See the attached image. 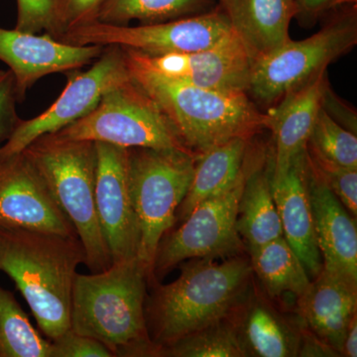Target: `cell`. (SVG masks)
I'll return each instance as SVG.
<instances>
[{
    "label": "cell",
    "instance_id": "obj_23",
    "mask_svg": "<svg viewBox=\"0 0 357 357\" xmlns=\"http://www.w3.org/2000/svg\"><path fill=\"white\" fill-rule=\"evenodd\" d=\"M239 340L248 356H298L299 337L286 321L259 301L249 304L241 321H234Z\"/></svg>",
    "mask_w": 357,
    "mask_h": 357
},
{
    "label": "cell",
    "instance_id": "obj_32",
    "mask_svg": "<svg viewBox=\"0 0 357 357\" xmlns=\"http://www.w3.org/2000/svg\"><path fill=\"white\" fill-rule=\"evenodd\" d=\"M103 0H57V39L66 32L93 22Z\"/></svg>",
    "mask_w": 357,
    "mask_h": 357
},
{
    "label": "cell",
    "instance_id": "obj_21",
    "mask_svg": "<svg viewBox=\"0 0 357 357\" xmlns=\"http://www.w3.org/2000/svg\"><path fill=\"white\" fill-rule=\"evenodd\" d=\"M249 141V138H234L197 157L191 185L178 206L177 220L183 222L195 206L232 185L243 170Z\"/></svg>",
    "mask_w": 357,
    "mask_h": 357
},
{
    "label": "cell",
    "instance_id": "obj_35",
    "mask_svg": "<svg viewBox=\"0 0 357 357\" xmlns=\"http://www.w3.org/2000/svg\"><path fill=\"white\" fill-rule=\"evenodd\" d=\"M297 15L305 22H314L321 14L340 3V0H295Z\"/></svg>",
    "mask_w": 357,
    "mask_h": 357
},
{
    "label": "cell",
    "instance_id": "obj_14",
    "mask_svg": "<svg viewBox=\"0 0 357 357\" xmlns=\"http://www.w3.org/2000/svg\"><path fill=\"white\" fill-rule=\"evenodd\" d=\"M126 50L150 69L183 83L225 93L248 91L253 60L234 29L204 50L160 56Z\"/></svg>",
    "mask_w": 357,
    "mask_h": 357
},
{
    "label": "cell",
    "instance_id": "obj_15",
    "mask_svg": "<svg viewBox=\"0 0 357 357\" xmlns=\"http://www.w3.org/2000/svg\"><path fill=\"white\" fill-rule=\"evenodd\" d=\"M103 50L105 46L100 45L77 46L46 33L33 34L0 26V61L13 74L18 102L42 77L91 64Z\"/></svg>",
    "mask_w": 357,
    "mask_h": 357
},
{
    "label": "cell",
    "instance_id": "obj_5",
    "mask_svg": "<svg viewBox=\"0 0 357 357\" xmlns=\"http://www.w3.org/2000/svg\"><path fill=\"white\" fill-rule=\"evenodd\" d=\"M22 153L43 178L52 196L76 229L91 273L112 266L109 248L96 215V143L46 134Z\"/></svg>",
    "mask_w": 357,
    "mask_h": 357
},
{
    "label": "cell",
    "instance_id": "obj_37",
    "mask_svg": "<svg viewBox=\"0 0 357 357\" xmlns=\"http://www.w3.org/2000/svg\"><path fill=\"white\" fill-rule=\"evenodd\" d=\"M340 2H351V3H354V2H356V0H340Z\"/></svg>",
    "mask_w": 357,
    "mask_h": 357
},
{
    "label": "cell",
    "instance_id": "obj_22",
    "mask_svg": "<svg viewBox=\"0 0 357 357\" xmlns=\"http://www.w3.org/2000/svg\"><path fill=\"white\" fill-rule=\"evenodd\" d=\"M236 229L245 239L249 249L259 248L283 236L270 185V170L262 168L260 160L244 185L239 201Z\"/></svg>",
    "mask_w": 357,
    "mask_h": 357
},
{
    "label": "cell",
    "instance_id": "obj_9",
    "mask_svg": "<svg viewBox=\"0 0 357 357\" xmlns=\"http://www.w3.org/2000/svg\"><path fill=\"white\" fill-rule=\"evenodd\" d=\"M258 160L249 152L243 170L225 191L202 202L183 220V225L160 243L153 277L164 276L190 258L231 255L241 248L236 229L239 201L244 185Z\"/></svg>",
    "mask_w": 357,
    "mask_h": 357
},
{
    "label": "cell",
    "instance_id": "obj_8",
    "mask_svg": "<svg viewBox=\"0 0 357 357\" xmlns=\"http://www.w3.org/2000/svg\"><path fill=\"white\" fill-rule=\"evenodd\" d=\"M357 42L356 11L338 16L318 33L301 41L289 40L258 59L251 70L249 93L273 102L304 86L351 51Z\"/></svg>",
    "mask_w": 357,
    "mask_h": 357
},
{
    "label": "cell",
    "instance_id": "obj_36",
    "mask_svg": "<svg viewBox=\"0 0 357 357\" xmlns=\"http://www.w3.org/2000/svg\"><path fill=\"white\" fill-rule=\"evenodd\" d=\"M340 354L347 357L357 356V314L351 319L347 328Z\"/></svg>",
    "mask_w": 357,
    "mask_h": 357
},
{
    "label": "cell",
    "instance_id": "obj_27",
    "mask_svg": "<svg viewBox=\"0 0 357 357\" xmlns=\"http://www.w3.org/2000/svg\"><path fill=\"white\" fill-rule=\"evenodd\" d=\"M227 318L162 347L159 356H248L239 340L236 324L229 319L227 321Z\"/></svg>",
    "mask_w": 357,
    "mask_h": 357
},
{
    "label": "cell",
    "instance_id": "obj_4",
    "mask_svg": "<svg viewBox=\"0 0 357 357\" xmlns=\"http://www.w3.org/2000/svg\"><path fill=\"white\" fill-rule=\"evenodd\" d=\"M251 273L250 262L243 258L222 263L199 258L184 265L172 283L155 289L145 314L150 337L159 351L227 318L243 297Z\"/></svg>",
    "mask_w": 357,
    "mask_h": 357
},
{
    "label": "cell",
    "instance_id": "obj_29",
    "mask_svg": "<svg viewBox=\"0 0 357 357\" xmlns=\"http://www.w3.org/2000/svg\"><path fill=\"white\" fill-rule=\"evenodd\" d=\"M307 153L312 168L325 181L352 217L356 218L357 169L338 165L330 160L310 153L307 150Z\"/></svg>",
    "mask_w": 357,
    "mask_h": 357
},
{
    "label": "cell",
    "instance_id": "obj_28",
    "mask_svg": "<svg viewBox=\"0 0 357 357\" xmlns=\"http://www.w3.org/2000/svg\"><path fill=\"white\" fill-rule=\"evenodd\" d=\"M307 150L338 165L357 169L356 134L342 128L321 107L307 140Z\"/></svg>",
    "mask_w": 357,
    "mask_h": 357
},
{
    "label": "cell",
    "instance_id": "obj_18",
    "mask_svg": "<svg viewBox=\"0 0 357 357\" xmlns=\"http://www.w3.org/2000/svg\"><path fill=\"white\" fill-rule=\"evenodd\" d=\"M326 81V70L284 96L280 105L268 112V129L273 132L275 139L274 161L270 168V178L273 180L283 177L293 159L306 149L321 109Z\"/></svg>",
    "mask_w": 357,
    "mask_h": 357
},
{
    "label": "cell",
    "instance_id": "obj_31",
    "mask_svg": "<svg viewBox=\"0 0 357 357\" xmlns=\"http://www.w3.org/2000/svg\"><path fill=\"white\" fill-rule=\"evenodd\" d=\"M51 357H112V354L98 340L69 330L51 340Z\"/></svg>",
    "mask_w": 357,
    "mask_h": 357
},
{
    "label": "cell",
    "instance_id": "obj_25",
    "mask_svg": "<svg viewBox=\"0 0 357 357\" xmlns=\"http://www.w3.org/2000/svg\"><path fill=\"white\" fill-rule=\"evenodd\" d=\"M215 0H103L95 21L112 25L166 22L211 11Z\"/></svg>",
    "mask_w": 357,
    "mask_h": 357
},
{
    "label": "cell",
    "instance_id": "obj_24",
    "mask_svg": "<svg viewBox=\"0 0 357 357\" xmlns=\"http://www.w3.org/2000/svg\"><path fill=\"white\" fill-rule=\"evenodd\" d=\"M249 251L252 272L271 297L291 294L299 298L309 288L310 275L285 237Z\"/></svg>",
    "mask_w": 357,
    "mask_h": 357
},
{
    "label": "cell",
    "instance_id": "obj_12",
    "mask_svg": "<svg viewBox=\"0 0 357 357\" xmlns=\"http://www.w3.org/2000/svg\"><path fill=\"white\" fill-rule=\"evenodd\" d=\"M95 143L96 215L112 261L137 258L139 229L129 187L128 149Z\"/></svg>",
    "mask_w": 357,
    "mask_h": 357
},
{
    "label": "cell",
    "instance_id": "obj_34",
    "mask_svg": "<svg viewBox=\"0 0 357 357\" xmlns=\"http://www.w3.org/2000/svg\"><path fill=\"white\" fill-rule=\"evenodd\" d=\"M321 107L342 128L356 134V112L338 98L331 89L328 81L324 86Z\"/></svg>",
    "mask_w": 357,
    "mask_h": 357
},
{
    "label": "cell",
    "instance_id": "obj_3",
    "mask_svg": "<svg viewBox=\"0 0 357 357\" xmlns=\"http://www.w3.org/2000/svg\"><path fill=\"white\" fill-rule=\"evenodd\" d=\"M131 77L172 124L178 138L197 157L234 138L250 139L268 128L246 93H225L183 83L150 69L126 49Z\"/></svg>",
    "mask_w": 357,
    "mask_h": 357
},
{
    "label": "cell",
    "instance_id": "obj_33",
    "mask_svg": "<svg viewBox=\"0 0 357 357\" xmlns=\"http://www.w3.org/2000/svg\"><path fill=\"white\" fill-rule=\"evenodd\" d=\"M15 84L10 70L0 77V148L6 142L20 119L16 112Z\"/></svg>",
    "mask_w": 357,
    "mask_h": 357
},
{
    "label": "cell",
    "instance_id": "obj_30",
    "mask_svg": "<svg viewBox=\"0 0 357 357\" xmlns=\"http://www.w3.org/2000/svg\"><path fill=\"white\" fill-rule=\"evenodd\" d=\"M15 29L57 39V0H17Z\"/></svg>",
    "mask_w": 357,
    "mask_h": 357
},
{
    "label": "cell",
    "instance_id": "obj_11",
    "mask_svg": "<svg viewBox=\"0 0 357 357\" xmlns=\"http://www.w3.org/2000/svg\"><path fill=\"white\" fill-rule=\"evenodd\" d=\"M131 79L126 51L119 46H105L93 67L70 75L67 86L53 105L38 116L20 121L0 148V159L20 154L33 141L56 133L89 114L105 93Z\"/></svg>",
    "mask_w": 357,
    "mask_h": 357
},
{
    "label": "cell",
    "instance_id": "obj_17",
    "mask_svg": "<svg viewBox=\"0 0 357 357\" xmlns=\"http://www.w3.org/2000/svg\"><path fill=\"white\" fill-rule=\"evenodd\" d=\"M307 178L323 269L357 283L356 218L354 220L310 161Z\"/></svg>",
    "mask_w": 357,
    "mask_h": 357
},
{
    "label": "cell",
    "instance_id": "obj_7",
    "mask_svg": "<svg viewBox=\"0 0 357 357\" xmlns=\"http://www.w3.org/2000/svg\"><path fill=\"white\" fill-rule=\"evenodd\" d=\"M52 134L63 139L105 142L128 149L189 150L132 77L110 89L86 116Z\"/></svg>",
    "mask_w": 357,
    "mask_h": 357
},
{
    "label": "cell",
    "instance_id": "obj_10",
    "mask_svg": "<svg viewBox=\"0 0 357 357\" xmlns=\"http://www.w3.org/2000/svg\"><path fill=\"white\" fill-rule=\"evenodd\" d=\"M232 31L234 27L222 8L139 26L112 25L93 21L69 30L59 40L77 46L115 45L146 55L160 56L210 48Z\"/></svg>",
    "mask_w": 357,
    "mask_h": 357
},
{
    "label": "cell",
    "instance_id": "obj_6",
    "mask_svg": "<svg viewBox=\"0 0 357 357\" xmlns=\"http://www.w3.org/2000/svg\"><path fill=\"white\" fill-rule=\"evenodd\" d=\"M196 160L189 150L128 149L129 187L139 229L137 258L150 280L159 244L177 222L189 191Z\"/></svg>",
    "mask_w": 357,
    "mask_h": 357
},
{
    "label": "cell",
    "instance_id": "obj_2",
    "mask_svg": "<svg viewBox=\"0 0 357 357\" xmlns=\"http://www.w3.org/2000/svg\"><path fill=\"white\" fill-rule=\"evenodd\" d=\"M84 261L79 237L0 229V271L13 279L49 340L70 330L73 286Z\"/></svg>",
    "mask_w": 357,
    "mask_h": 357
},
{
    "label": "cell",
    "instance_id": "obj_38",
    "mask_svg": "<svg viewBox=\"0 0 357 357\" xmlns=\"http://www.w3.org/2000/svg\"><path fill=\"white\" fill-rule=\"evenodd\" d=\"M4 73H6V70H0V77H1L2 76H3Z\"/></svg>",
    "mask_w": 357,
    "mask_h": 357
},
{
    "label": "cell",
    "instance_id": "obj_13",
    "mask_svg": "<svg viewBox=\"0 0 357 357\" xmlns=\"http://www.w3.org/2000/svg\"><path fill=\"white\" fill-rule=\"evenodd\" d=\"M0 229L77 237L43 178L22 152L0 159Z\"/></svg>",
    "mask_w": 357,
    "mask_h": 357
},
{
    "label": "cell",
    "instance_id": "obj_20",
    "mask_svg": "<svg viewBox=\"0 0 357 357\" xmlns=\"http://www.w3.org/2000/svg\"><path fill=\"white\" fill-rule=\"evenodd\" d=\"M253 63L287 43L295 0H220Z\"/></svg>",
    "mask_w": 357,
    "mask_h": 357
},
{
    "label": "cell",
    "instance_id": "obj_19",
    "mask_svg": "<svg viewBox=\"0 0 357 357\" xmlns=\"http://www.w3.org/2000/svg\"><path fill=\"white\" fill-rule=\"evenodd\" d=\"M298 309L312 332L337 354L356 314L357 283L321 270L298 298Z\"/></svg>",
    "mask_w": 357,
    "mask_h": 357
},
{
    "label": "cell",
    "instance_id": "obj_26",
    "mask_svg": "<svg viewBox=\"0 0 357 357\" xmlns=\"http://www.w3.org/2000/svg\"><path fill=\"white\" fill-rule=\"evenodd\" d=\"M0 357H51V340L30 323L13 293L0 287Z\"/></svg>",
    "mask_w": 357,
    "mask_h": 357
},
{
    "label": "cell",
    "instance_id": "obj_16",
    "mask_svg": "<svg viewBox=\"0 0 357 357\" xmlns=\"http://www.w3.org/2000/svg\"><path fill=\"white\" fill-rule=\"evenodd\" d=\"M307 167L306 148L293 159L283 177L276 180L270 178V185L283 236L304 264L307 274L314 278L321 273L324 264L307 189Z\"/></svg>",
    "mask_w": 357,
    "mask_h": 357
},
{
    "label": "cell",
    "instance_id": "obj_1",
    "mask_svg": "<svg viewBox=\"0 0 357 357\" xmlns=\"http://www.w3.org/2000/svg\"><path fill=\"white\" fill-rule=\"evenodd\" d=\"M148 280L138 258L98 273H77L70 330L102 342L114 357L158 356L145 314Z\"/></svg>",
    "mask_w": 357,
    "mask_h": 357
}]
</instances>
